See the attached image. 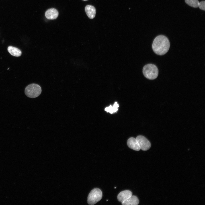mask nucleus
Masks as SVG:
<instances>
[{"label": "nucleus", "instance_id": "obj_4", "mask_svg": "<svg viewBox=\"0 0 205 205\" xmlns=\"http://www.w3.org/2000/svg\"><path fill=\"white\" fill-rule=\"evenodd\" d=\"M102 197L101 190L99 188H95L89 194L87 198V202L89 205L94 204L100 200Z\"/></svg>", "mask_w": 205, "mask_h": 205}, {"label": "nucleus", "instance_id": "obj_3", "mask_svg": "<svg viewBox=\"0 0 205 205\" xmlns=\"http://www.w3.org/2000/svg\"><path fill=\"white\" fill-rule=\"evenodd\" d=\"M41 92L40 86L35 83L31 84L27 86L24 91L26 95L31 98L37 97L40 94Z\"/></svg>", "mask_w": 205, "mask_h": 205}, {"label": "nucleus", "instance_id": "obj_14", "mask_svg": "<svg viewBox=\"0 0 205 205\" xmlns=\"http://www.w3.org/2000/svg\"><path fill=\"white\" fill-rule=\"evenodd\" d=\"M198 7L202 10L204 11L205 9V1H203L199 2L198 4Z\"/></svg>", "mask_w": 205, "mask_h": 205}, {"label": "nucleus", "instance_id": "obj_8", "mask_svg": "<svg viewBox=\"0 0 205 205\" xmlns=\"http://www.w3.org/2000/svg\"><path fill=\"white\" fill-rule=\"evenodd\" d=\"M132 195V193L129 190H126L120 192L117 196L118 201L123 202Z\"/></svg>", "mask_w": 205, "mask_h": 205}, {"label": "nucleus", "instance_id": "obj_5", "mask_svg": "<svg viewBox=\"0 0 205 205\" xmlns=\"http://www.w3.org/2000/svg\"><path fill=\"white\" fill-rule=\"evenodd\" d=\"M140 149L143 151H147L149 149L151 146V144L149 141L145 137L139 135L136 138Z\"/></svg>", "mask_w": 205, "mask_h": 205}, {"label": "nucleus", "instance_id": "obj_11", "mask_svg": "<svg viewBox=\"0 0 205 205\" xmlns=\"http://www.w3.org/2000/svg\"><path fill=\"white\" fill-rule=\"evenodd\" d=\"M7 50L9 53L13 56L19 57L21 55V50L17 48L10 46L8 47Z\"/></svg>", "mask_w": 205, "mask_h": 205}, {"label": "nucleus", "instance_id": "obj_13", "mask_svg": "<svg viewBox=\"0 0 205 205\" xmlns=\"http://www.w3.org/2000/svg\"><path fill=\"white\" fill-rule=\"evenodd\" d=\"M185 3L189 6L194 8L198 7L199 3L198 0H185Z\"/></svg>", "mask_w": 205, "mask_h": 205}, {"label": "nucleus", "instance_id": "obj_2", "mask_svg": "<svg viewBox=\"0 0 205 205\" xmlns=\"http://www.w3.org/2000/svg\"><path fill=\"white\" fill-rule=\"evenodd\" d=\"M143 73L146 78L149 79L153 80L157 77L158 75V70L155 65L148 64L144 67Z\"/></svg>", "mask_w": 205, "mask_h": 205}, {"label": "nucleus", "instance_id": "obj_12", "mask_svg": "<svg viewBox=\"0 0 205 205\" xmlns=\"http://www.w3.org/2000/svg\"><path fill=\"white\" fill-rule=\"evenodd\" d=\"M119 106V105L117 102H115L113 106L110 105L109 106L106 107L104 110L107 112H109L112 114L116 112L118 110V108Z\"/></svg>", "mask_w": 205, "mask_h": 205}, {"label": "nucleus", "instance_id": "obj_15", "mask_svg": "<svg viewBox=\"0 0 205 205\" xmlns=\"http://www.w3.org/2000/svg\"><path fill=\"white\" fill-rule=\"evenodd\" d=\"M82 0L85 1H87V0Z\"/></svg>", "mask_w": 205, "mask_h": 205}, {"label": "nucleus", "instance_id": "obj_1", "mask_svg": "<svg viewBox=\"0 0 205 205\" xmlns=\"http://www.w3.org/2000/svg\"><path fill=\"white\" fill-rule=\"evenodd\" d=\"M170 46L168 38L163 35L157 36L154 39L152 45V49L157 54L162 55L166 53Z\"/></svg>", "mask_w": 205, "mask_h": 205}, {"label": "nucleus", "instance_id": "obj_9", "mask_svg": "<svg viewBox=\"0 0 205 205\" xmlns=\"http://www.w3.org/2000/svg\"><path fill=\"white\" fill-rule=\"evenodd\" d=\"M85 12L90 19H93L95 17L96 13V10L95 7L91 5H87L85 8Z\"/></svg>", "mask_w": 205, "mask_h": 205}, {"label": "nucleus", "instance_id": "obj_7", "mask_svg": "<svg viewBox=\"0 0 205 205\" xmlns=\"http://www.w3.org/2000/svg\"><path fill=\"white\" fill-rule=\"evenodd\" d=\"M58 11L55 8H51L47 10L45 13L46 17L50 20H54L56 19L58 15Z\"/></svg>", "mask_w": 205, "mask_h": 205}, {"label": "nucleus", "instance_id": "obj_16", "mask_svg": "<svg viewBox=\"0 0 205 205\" xmlns=\"http://www.w3.org/2000/svg\"><path fill=\"white\" fill-rule=\"evenodd\" d=\"M9 69V68L7 69Z\"/></svg>", "mask_w": 205, "mask_h": 205}, {"label": "nucleus", "instance_id": "obj_6", "mask_svg": "<svg viewBox=\"0 0 205 205\" xmlns=\"http://www.w3.org/2000/svg\"><path fill=\"white\" fill-rule=\"evenodd\" d=\"M127 144L129 147L134 150L139 151L141 149L137 140L134 138H130L127 141Z\"/></svg>", "mask_w": 205, "mask_h": 205}, {"label": "nucleus", "instance_id": "obj_10", "mask_svg": "<svg viewBox=\"0 0 205 205\" xmlns=\"http://www.w3.org/2000/svg\"><path fill=\"white\" fill-rule=\"evenodd\" d=\"M139 203V200L136 196L132 195L126 200L122 203L123 205H137Z\"/></svg>", "mask_w": 205, "mask_h": 205}]
</instances>
